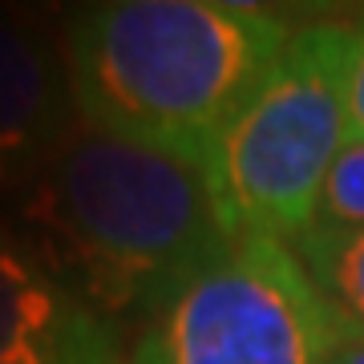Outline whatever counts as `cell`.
I'll use <instances>...</instances> for the list:
<instances>
[{"instance_id":"cell-4","label":"cell","mask_w":364,"mask_h":364,"mask_svg":"<svg viewBox=\"0 0 364 364\" xmlns=\"http://www.w3.org/2000/svg\"><path fill=\"white\" fill-rule=\"evenodd\" d=\"M340 320L279 239H231L142 324L126 364H324Z\"/></svg>"},{"instance_id":"cell-6","label":"cell","mask_w":364,"mask_h":364,"mask_svg":"<svg viewBox=\"0 0 364 364\" xmlns=\"http://www.w3.org/2000/svg\"><path fill=\"white\" fill-rule=\"evenodd\" d=\"M65 45L28 16L0 13V186H25L77 126Z\"/></svg>"},{"instance_id":"cell-9","label":"cell","mask_w":364,"mask_h":364,"mask_svg":"<svg viewBox=\"0 0 364 364\" xmlns=\"http://www.w3.org/2000/svg\"><path fill=\"white\" fill-rule=\"evenodd\" d=\"M348 138H364V16L352 25L348 61Z\"/></svg>"},{"instance_id":"cell-10","label":"cell","mask_w":364,"mask_h":364,"mask_svg":"<svg viewBox=\"0 0 364 364\" xmlns=\"http://www.w3.org/2000/svg\"><path fill=\"white\" fill-rule=\"evenodd\" d=\"M324 364H364V332H352V328L340 324V340L328 352Z\"/></svg>"},{"instance_id":"cell-3","label":"cell","mask_w":364,"mask_h":364,"mask_svg":"<svg viewBox=\"0 0 364 364\" xmlns=\"http://www.w3.org/2000/svg\"><path fill=\"white\" fill-rule=\"evenodd\" d=\"M348 61L352 25L296 28L215 138L203 170L231 239L263 235L296 247L316 227L324 182L348 146Z\"/></svg>"},{"instance_id":"cell-7","label":"cell","mask_w":364,"mask_h":364,"mask_svg":"<svg viewBox=\"0 0 364 364\" xmlns=\"http://www.w3.org/2000/svg\"><path fill=\"white\" fill-rule=\"evenodd\" d=\"M296 255L340 324L364 332V227L360 231L312 227L296 243Z\"/></svg>"},{"instance_id":"cell-1","label":"cell","mask_w":364,"mask_h":364,"mask_svg":"<svg viewBox=\"0 0 364 364\" xmlns=\"http://www.w3.org/2000/svg\"><path fill=\"white\" fill-rule=\"evenodd\" d=\"M16 215L61 284L142 324L231 247L207 170L85 122L21 186Z\"/></svg>"},{"instance_id":"cell-8","label":"cell","mask_w":364,"mask_h":364,"mask_svg":"<svg viewBox=\"0 0 364 364\" xmlns=\"http://www.w3.org/2000/svg\"><path fill=\"white\" fill-rule=\"evenodd\" d=\"M316 227H336V231L364 227V138H348V146L340 150L320 195Z\"/></svg>"},{"instance_id":"cell-2","label":"cell","mask_w":364,"mask_h":364,"mask_svg":"<svg viewBox=\"0 0 364 364\" xmlns=\"http://www.w3.org/2000/svg\"><path fill=\"white\" fill-rule=\"evenodd\" d=\"M296 28L227 0H105L69 16L65 65L90 130L203 166Z\"/></svg>"},{"instance_id":"cell-5","label":"cell","mask_w":364,"mask_h":364,"mask_svg":"<svg viewBox=\"0 0 364 364\" xmlns=\"http://www.w3.org/2000/svg\"><path fill=\"white\" fill-rule=\"evenodd\" d=\"M0 364H117L109 316L9 227H0Z\"/></svg>"}]
</instances>
